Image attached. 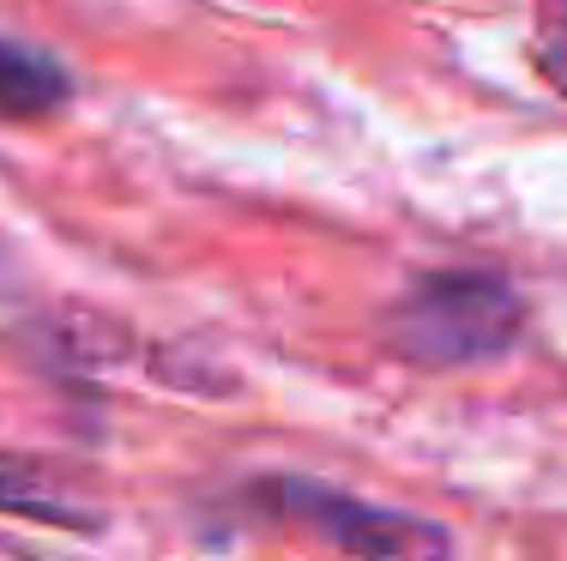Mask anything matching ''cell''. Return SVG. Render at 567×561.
<instances>
[{
  "mask_svg": "<svg viewBox=\"0 0 567 561\" xmlns=\"http://www.w3.org/2000/svg\"><path fill=\"white\" fill-rule=\"evenodd\" d=\"M525 309L489 272H429L393 309V344L416 363H477L519 339Z\"/></svg>",
  "mask_w": 567,
  "mask_h": 561,
  "instance_id": "6da1fadb",
  "label": "cell"
},
{
  "mask_svg": "<svg viewBox=\"0 0 567 561\" xmlns=\"http://www.w3.org/2000/svg\"><path fill=\"white\" fill-rule=\"evenodd\" d=\"M266 501L284 507L290 519H302V526L327 531L350 555H447V531L423 526V519H404V513H374V507L327 496L315 484H272Z\"/></svg>",
  "mask_w": 567,
  "mask_h": 561,
  "instance_id": "7a4b0ae2",
  "label": "cell"
},
{
  "mask_svg": "<svg viewBox=\"0 0 567 561\" xmlns=\"http://www.w3.org/2000/svg\"><path fill=\"white\" fill-rule=\"evenodd\" d=\"M0 513L12 519H43V526H97V513H91L85 501H73L55 477H43V465L19 459V453H0Z\"/></svg>",
  "mask_w": 567,
  "mask_h": 561,
  "instance_id": "3957f363",
  "label": "cell"
},
{
  "mask_svg": "<svg viewBox=\"0 0 567 561\" xmlns=\"http://www.w3.org/2000/svg\"><path fill=\"white\" fill-rule=\"evenodd\" d=\"M66 103V73L55 61L0 37V122H43Z\"/></svg>",
  "mask_w": 567,
  "mask_h": 561,
  "instance_id": "277c9868",
  "label": "cell"
},
{
  "mask_svg": "<svg viewBox=\"0 0 567 561\" xmlns=\"http://www.w3.org/2000/svg\"><path fill=\"white\" fill-rule=\"evenodd\" d=\"M537 66L567 97V0H537Z\"/></svg>",
  "mask_w": 567,
  "mask_h": 561,
  "instance_id": "5b68a950",
  "label": "cell"
}]
</instances>
